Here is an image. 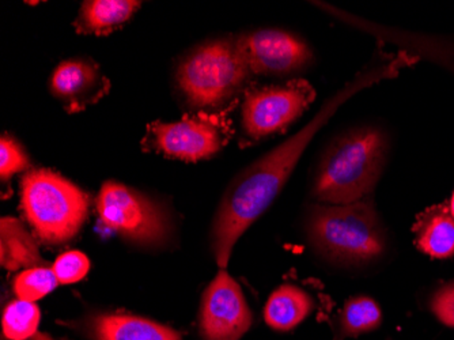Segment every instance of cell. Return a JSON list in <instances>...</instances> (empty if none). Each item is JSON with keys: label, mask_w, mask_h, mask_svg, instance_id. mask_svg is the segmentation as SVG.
Listing matches in <instances>:
<instances>
[{"label": "cell", "mask_w": 454, "mask_h": 340, "mask_svg": "<svg viewBox=\"0 0 454 340\" xmlns=\"http://www.w3.org/2000/svg\"><path fill=\"white\" fill-rule=\"evenodd\" d=\"M20 206L41 241H70L86 221L89 198L71 181L48 169L30 170L20 183Z\"/></svg>", "instance_id": "cell-4"}, {"label": "cell", "mask_w": 454, "mask_h": 340, "mask_svg": "<svg viewBox=\"0 0 454 340\" xmlns=\"http://www.w3.org/2000/svg\"><path fill=\"white\" fill-rule=\"evenodd\" d=\"M387 138L377 127H361L326 147L313 180L320 204H351L367 199L387 162Z\"/></svg>", "instance_id": "cell-2"}, {"label": "cell", "mask_w": 454, "mask_h": 340, "mask_svg": "<svg viewBox=\"0 0 454 340\" xmlns=\"http://www.w3.org/2000/svg\"><path fill=\"white\" fill-rule=\"evenodd\" d=\"M88 332L93 340H183L175 329L131 314L94 316Z\"/></svg>", "instance_id": "cell-12"}, {"label": "cell", "mask_w": 454, "mask_h": 340, "mask_svg": "<svg viewBox=\"0 0 454 340\" xmlns=\"http://www.w3.org/2000/svg\"><path fill=\"white\" fill-rule=\"evenodd\" d=\"M313 99L315 91L305 81L251 91L242 107L245 134L257 140L282 131L308 109Z\"/></svg>", "instance_id": "cell-7"}, {"label": "cell", "mask_w": 454, "mask_h": 340, "mask_svg": "<svg viewBox=\"0 0 454 340\" xmlns=\"http://www.w3.org/2000/svg\"><path fill=\"white\" fill-rule=\"evenodd\" d=\"M89 268H90V262L88 257L79 250L63 253L52 265L59 283L63 285H70L83 280L88 275Z\"/></svg>", "instance_id": "cell-20"}, {"label": "cell", "mask_w": 454, "mask_h": 340, "mask_svg": "<svg viewBox=\"0 0 454 340\" xmlns=\"http://www.w3.org/2000/svg\"><path fill=\"white\" fill-rule=\"evenodd\" d=\"M251 73L285 75L305 67L312 52L297 36L283 30H257L237 40Z\"/></svg>", "instance_id": "cell-10"}, {"label": "cell", "mask_w": 454, "mask_h": 340, "mask_svg": "<svg viewBox=\"0 0 454 340\" xmlns=\"http://www.w3.org/2000/svg\"><path fill=\"white\" fill-rule=\"evenodd\" d=\"M199 320L203 340H239L251 329V308L239 283L224 268L203 293Z\"/></svg>", "instance_id": "cell-9"}, {"label": "cell", "mask_w": 454, "mask_h": 340, "mask_svg": "<svg viewBox=\"0 0 454 340\" xmlns=\"http://www.w3.org/2000/svg\"><path fill=\"white\" fill-rule=\"evenodd\" d=\"M418 248L427 257L448 259L454 255V218L449 207L423 212L414 227Z\"/></svg>", "instance_id": "cell-14"}, {"label": "cell", "mask_w": 454, "mask_h": 340, "mask_svg": "<svg viewBox=\"0 0 454 340\" xmlns=\"http://www.w3.org/2000/svg\"><path fill=\"white\" fill-rule=\"evenodd\" d=\"M407 65V58L400 56L385 65L359 74L335 96L331 97L302 130L247 166L231 181L216 210L211 230V247L219 268L227 267L239 237L271 206L286 181L292 176L309 143L312 142L316 134L341 105L364 89L396 75L400 68Z\"/></svg>", "instance_id": "cell-1"}, {"label": "cell", "mask_w": 454, "mask_h": 340, "mask_svg": "<svg viewBox=\"0 0 454 340\" xmlns=\"http://www.w3.org/2000/svg\"><path fill=\"white\" fill-rule=\"evenodd\" d=\"M315 304L312 297L295 285H282L268 298L264 308V320L275 331H292L300 326Z\"/></svg>", "instance_id": "cell-13"}, {"label": "cell", "mask_w": 454, "mask_h": 340, "mask_svg": "<svg viewBox=\"0 0 454 340\" xmlns=\"http://www.w3.org/2000/svg\"><path fill=\"white\" fill-rule=\"evenodd\" d=\"M226 135V125L218 117L198 115L149 125L145 145L168 157L199 161L218 153Z\"/></svg>", "instance_id": "cell-8"}, {"label": "cell", "mask_w": 454, "mask_h": 340, "mask_svg": "<svg viewBox=\"0 0 454 340\" xmlns=\"http://www.w3.org/2000/svg\"><path fill=\"white\" fill-rule=\"evenodd\" d=\"M53 94L65 102L68 112H79L101 99L108 89V81L102 78L91 61H63L51 79Z\"/></svg>", "instance_id": "cell-11"}, {"label": "cell", "mask_w": 454, "mask_h": 340, "mask_svg": "<svg viewBox=\"0 0 454 340\" xmlns=\"http://www.w3.org/2000/svg\"><path fill=\"white\" fill-rule=\"evenodd\" d=\"M308 239L328 262L359 267L377 262L387 250V234L373 202L315 204L306 219Z\"/></svg>", "instance_id": "cell-3"}, {"label": "cell", "mask_w": 454, "mask_h": 340, "mask_svg": "<svg viewBox=\"0 0 454 340\" xmlns=\"http://www.w3.org/2000/svg\"><path fill=\"white\" fill-rule=\"evenodd\" d=\"M41 313L30 301H12L2 317L4 334L10 340H30L37 334Z\"/></svg>", "instance_id": "cell-18"}, {"label": "cell", "mask_w": 454, "mask_h": 340, "mask_svg": "<svg viewBox=\"0 0 454 340\" xmlns=\"http://www.w3.org/2000/svg\"><path fill=\"white\" fill-rule=\"evenodd\" d=\"M381 323V308L372 297H353L344 304V308L339 313L333 340L369 334L379 328Z\"/></svg>", "instance_id": "cell-17"}, {"label": "cell", "mask_w": 454, "mask_h": 340, "mask_svg": "<svg viewBox=\"0 0 454 340\" xmlns=\"http://www.w3.org/2000/svg\"><path fill=\"white\" fill-rule=\"evenodd\" d=\"M430 311L443 326L454 328V282L441 286L433 294Z\"/></svg>", "instance_id": "cell-22"}, {"label": "cell", "mask_w": 454, "mask_h": 340, "mask_svg": "<svg viewBox=\"0 0 454 340\" xmlns=\"http://www.w3.org/2000/svg\"><path fill=\"white\" fill-rule=\"evenodd\" d=\"M0 262L9 271L47 265L30 233L18 219L10 217L0 222Z\"/></svg>", "instance_id": "cell-15"}, {"label": "cell", "mask_w": 454, "mask_h": 340, "mask_svg": "<svg viewBox=\"0 0 454 340\" xmlns=\"http://www.w3.org/2000/svg\"><path fill=\"white\" fill-rule=\"evenodd\" d=\"M251 70L237 40H218L198 48L178 68L184 96L196 108H214L239 91Z\"/></svg>", "instance_id": "cell-5"}, {"label": "cell", "mask_w": 454, "mask_h": 340, "mask_svg": "<svg viewBox=\"0 0 454 340\" xmlns=\"http://www.w3.org/2000/svg\"><path fill=\"white\" fill-rule=\"evenodd\" d=\"M99 219L117 234L142 245H155L169 236V219L160 204L122 184L108 181L97 198Z\"/></svg>", "instance_id": "cell-6"}, {"label": "cell", "mask_w": 454, "mask_h": 340, "mask_svg": "<svg viewBox=\"0 0 454 340\" xmlns=\"http://www.w3.org/2000/svg\"><path fill=\"white\" fill-rule=\"evenodd\" d=\"M29 168V160L22 152L20 146L10 137H2L0 140V176L2 180H9L15 173Z\"/></svg>", "instance_id": "cell-21"}, {"label": "cell", "mask_w": 454, "mask_h": 340, "mask_svg": "<svg viewBox=\"0 0 454 340\" xmlns=\"http://www.w3.org/2000/svg\"><path fill=\"white\" fill-rule=\"evenodd\" d=\"M449 211H450L451 216H453L454 218V191L453 195H451L450 198V203H449Z\"/></svg>", "instance_id": "cell-23"}, {"label": "cell", "mask_w": 454, "mask_h": 340, "mask_svg": "<svg viewBox=\"0 0 454 340\" xmlns=\"http://www.w3.org/2000/svg\"><path fill=\"white\" fill-rule=\"evenodd\" d=\"M58 283L52 268H29L15 278L14 291L20 300L35 303L55 290Z\"/></svg>", "instance_id": "cell-19"}, {"label": "cell", "mask_w": 454, "mask_h": 340, "mask_svg": "<svg viewBox=\"0 0 454 340\" xmlns=\"http://www.w3.org/2000/svg\"><path fill=\"white\" fill-rule=\"evenodd\" d=\"M139 6V2L132 0L85 2L75 22L76 30L86 35H108L116 28L126 24Z\"/></svg>", "instance_id": "cell-16"}]
</instances>
